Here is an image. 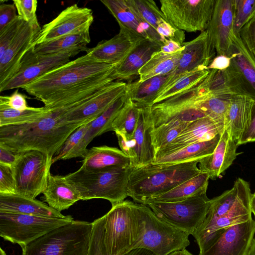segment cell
I'll use <instances>...</instances> for the list:
<instances>
[{
  "label": "cell",
  "instance_id": "obj_1",
  "mask_svg": "<svg viewBox=\"0 0 255 255\" xmlns=\"http://www.w3.org/2000/svg\"><path fill=\"white\" fill-rule=\"evenodd\" d=\"M120 64L99 61L86 53L46 73L21 89L44 106L63 105L94 96L117 81Z\"/></svg>",
  "mask_w": 255,
  "mask_h": 255
},
{
  "label": "cell",
  "instance_id": "obj_2",
  "mask_svg": "<svg viewBox=\"0 0 255 255\" xmlns=\"http://www.w3.org/2000/svg\"><path fill=\"white\" fill-rule=\"evenodd\" d=\"M88 100L45 107L49 112L33 123L1 127L0 144L17 153L38 150L52 159L69 136L79 128L67 122L66 114Z\"/></svg>",
  "mask_w": 255,
  "mask_h": 255
},
{
  "label": "cell",
  "instance_id": "obj_3",
  "mask_svg": "<svg viewBox=\"0 0 255 255\" xmlns=\"http://www.w3.org/2000/svg\"><path fill=\"white\" fill-rule=\"evenodd\" d=\"M201 160L177 164H153L133 168L128 192L136 203L166 193L201 171L197 166Z\"/></svg>",
  "mask_w": 255,
  "mask_h": 255
},
{
  "label": "cell",
  "instance_id": "obj_4",
  "mask_svg": "<svg viewBox=\"0 0 255 255\" xmlns=\"http://www.w3.org/2000/svg\"><path fill=\"white\" fill-rule=\"evenodd\" d=\"M133 168L130 165L97 170L80 168L65 177L77 190L81 200L104 199L113 206L128 196V185Z\"/></svg>",
  "mask_w": 255,
  "mask_h": 255
},
{
  "label": "cell",
  "instance_id": "obj_5",
  "mask_svg": "<svg viewBox=\"0 0 255 255\" xmlns=\"http://www.w3.org/2000/svg\"><path fill=\"white\" fill-rule=\"evenodd\" d=\"M139 231L133 249L143 248L156 255L186 249L189 235L158 218L147 205L135 203Z\"/></svg>",
  "mask_w": 255,
  "mask_h": 255
},
{
  "label": "cell",
  "instance_id": "obj_6",
  "mask_svg": "<svg viewBox=\"0 0 255 255\" xmlns=\"http://www.w3.org/2000/svg\"><path fill=\"white\" fill-rule=\"evenodd\" d=\"M93 223L74 221L22 248V255H88Z\"/></svg>",
  "mask_w": 255,
  "mask_h": 255
},
{
  "label": "cell",
  "instance_id": "obj_7",
  "mask_svg": "<svg viewBox=\"0 0 255 255\" xmlns=\"http://www.w3.org/2000/svg\"><path fill=\"white\" fill-rule=\"evenodd\" d=\"M104 241L107 255H123L133 249L138 235L135 203L125 200L105 215Z\"/></svg>",
  "mask_w": 255,
  "mask_h": 255
},
{
  "label": "cell",
  "instance_id": "obj_8",
  "mask_svg": "<svg viewBox=\"0 0 255 255\" xmlns=\"http://www.w3.org/2000/svg\"><path fill=\"white\" fill-rule=\"evenodd\" d=\"M74 221L70 215L54 218L0 212V236L22 248L50 231Z\"/></svg>",
  "mask_w": 255,
  "mask_h": 255
},
{
  "label": "cell",
  "instance_id": "obj_9",
  "mask_svg": "<svg viewBox=\"0 0 255 255\" xmlns=\"http://www.w3.org/2000/svg\"><path fill=\"white\" fill-rule=\"evenodd\" d=\"M144 205L161 220L192 235L205 220L210 199L203 192L180 201L148 202Z\"/></svg>",
  "mask_w": 255,
  "mask_h": 255
},
{
  "label": "cell",
  "instance_id": "obj_10",
  "mask_svg": "<svg viewBox=\"0 0 255 255\" xmlns=\"http://www.w3.org/2000/svg\"><path fill=\"white\" fill-rule=\"evenodd\" d=\"M52 159L38 150L20 153L12 166L16 194L35 199L46 185Z\"/></svg>",
  "mask_w": 255,
  "mask_h": 255
},
{
  "label": "cell",
  "instance_id": "obj_11",
  "mask_svg": "<svg viewBox=\"0 0 255 255\" xmlns=\"http://www.w3.org/2000/svg\"><path fill=\"white\" fill-rule=\"evenodd\" d=\"M216 0H160V10L175 28L188 32L207 30Z\"/></svg>",
  "mask_w": 255,
  "mask_h": 255
},
{
  "label": "cell",
  "instance_id": "obj_12",
  "mask_svg": "<svg viewBox=\"0 0 255 255\" xmlns=\"http://www.w3.org/2000/svg\"><path fill=\"white\" fill-rule=\"evenodd\" d=\"M34 45L24 55L15 74L0 85V92L22 88L46 73L69 62L70 58L80 52L73 51L40 54L34 51Z\"/></svg>",
  "mask_w": 255,
  "mask_h": 255
},
{
  "label": "cell",
  "instance_id": "obj_13",
  "mask_svg": "<svg viewBox=\"0 0 255 255\" xmlns=\"http://www.w3.org/2000/svg\"><path fill=\"white\" fill-rule=\"evenodd\" d=\"M229 57L230 66L224 70L234 95H244L255 102V61L235 34Z\"/></svg>",
  "mask_w": 255,
  "mask_h": 255
},
{
  "label": "cell",
  "instance_id": "obj_14",
  "mask_svg": "<svg viewBox=\"0 0 255 255\" xmlns=\"http://www.w3.org/2000/svg\"><path fill=\"white\" fill-rule=\"evenodd\" d=\"M251 192L246 182L241 195L232 210L226 214L207 222H203L192 236L198 245L200 252L210 246L231 226L245 222L252 218L250 207Z\"/></svg>",
  "mask_w": 255,
  "mask_h": 255
},
{
  "label": "cell",
  "instance_id": "obj_15",
  "mask_svg": "<svg viewBox=\"0 0 255 255\" xmlns=\"http://www.w3.org/2000/svg\"><path fill=\"white\" fill-rule=\"evenodd\" d=\"M135 130L129 140L117 135L121 150L128 156L130 165L137 168L151 164L155 157L151 131L153 128L149 107H140Z\"/></svg>",
  "mask_w": 255,
  "mask_h": 255
},
{
  "label": "cell",
  "instance_id": "obj_16",
  "mask_svg": "<svg viewBox=\"0 0 255 255\" xmlns=\"http://www.w3.org/2000/svg\"><path fill=\"white\" fill-rule=\"evenodd\" d=\"M94 20L92 10L74 4L62 10L54 19L44 25L35 44L48 42L76 31L90 28Z\"/></svg>",
  "mask_w": 255,
  "mask_h": 255
},
{
  "label": "cell",
  "instance_id": "obj_17",
  "mask_svg": "<svg viewBox=\"0 0 255 255\" xmlns=\"http://www.w3.org/2000/svg\"><path fill=\"white\" fill-rule=\"evenodd\" d=\"M182 46L184 49L178 65L161 92L188 73L208 69V67L214 58L215 48L207 30L201 32L194 39L184 42Z\"/></svg>",
  "mask_w": 255,
  "mask_h": 255
},
{
  "label": "cell",
  "instance_id": "obj_18",
  "mask_svg": "<svg viewBox=\"0 0 255 255\" xmlns=\"http://www.w3.org/2000/svg\"><path fill=\"white\" fill-rule=\"evenodd\" d=\"M255 234L253 218L230 226L199 255H249Z\"/></svg>",
  "mask_w": 255,
  "mask_h": 255
},
{
  "label": "cell",
  "instance_id": "obj_19",
  "mask_svg": "<svg viewBox=\"0 0 255 255\" xmlns=\"http://www.w3.org/2000/svg\"><path fill=\"white\" fill-rule=\"evenodd\" d=\"M127 83L115 81L103 88L89 100L66 114L69 123L80 127L100 116L126 92Z\"/></svg>",
  "mask_w": 255,
  "mask_h": 255
},
{
  "label": "cell",
  "instance_id": "obj_20",
  "mask_svg": "<svg viewBox=\"0 0 255 255\" xmlns=\"http://www.w3.org/2000/svg\"><path fill=\"white\" fill-rule=\"evenodd\" d=\"M234 0H216L207 29L217 55L229 57L235 35Z\"/></svg>",
  "mask_w": 255,
  "mask_h": 255
},
{
  "label": "cell",
  "instance_id": "obj_21",
  "mask_svg": "<svg viewBox=\"0 0 255 255\" xmlns=\"http://www.w3.org/2000/svg\"><path fill=\"white\" fill-rule=\"evenodd\" d=\"M40 32L24 21L18 33L0 57V85L10 79L17 71L23 57L35 44V39Z\"/></svg>",
  "mask_w": 255,
  "mask_h": 255
},
{
  "label": "cell",
  "instance_id": "obj_22",
  "mask_svg": "<svg viewBox=\"0 0 255 255\" xmlns=\"http://www.w3.org/2000/svg\"><path fill=\"white\" fill-rule=\"evenodd\" d=\"M120 31L113 38L103 40L86 53L97 60L109 63L120 64L135 46L142 40L124 27L120 26Z\"/></svg>",
  "mask_w": 255,
  "mask_h": 255
},
{
  "label": "cell",
  "instance_id": "obj_23",
  "mask_svg": "<svg viewBox=\"0 0 255 255\" xmlns=\"http://www.w3.org/2000/svg\"><path fill=\"white\" fill-rule=\"evenodd\" d=\"M115 18L120 26L138 37L148 39L161 45L164 41L156 30L142 20L128 6L126 0H101Z\"/></svg>",
  "mask_w": 255,
  "mask_h": 255
},
{
  "label": "cell",
  "instance_id": "obj_24",
  "mask_svg": "<svg viewBox=\"0 0 255 255\" xmlns=\"http://www.w3.org/2000/svg\"><path fill=\"white\" fill-rule=\"evenodd\" d=\"M224 130L223 125L207 117L190 122L180 134L168 145L157 151L155 156L192 143L210 140L222 134Z\"/></svg>",
  "mask_w": 255,
  "mask_h": 255
},
{
  "label": "cell",
  "instance_id": "obj_25",
  "mask_svg": "<svg viewBox=\"0 0 255 255\" xmlns=\"http://www.w3.org/2000/svg\"><path fill=\"white\" fill-rule=\"evenodd\" d=\"M237 143L232 139L225 129L214 152L200 160L199 169L207 173L209 178L216 179L236 158Z\"/></svg>",
  "mask_w": 255,
  "mask_h": 255
},
{
  "label": "cell",
  "instance_id": "obj_26",
  "mask_svg": "<svg viewBox=\"0 0 255 255\" xmlns=\"http://www.w3.org/2000/svg\"><path fill=\"white\" fill-rule=\"evenodd\" d=\"M161 44L148 39L141 40L119 64L114 72L117 81L130 80L137 75L139 69L156 52L160 50Z\"/></svg>",
  "mask_w": 255,
  "mask_h": 255
},
{
  "label": "cell",
  "instance_id": "obj_27",
  "mask_svg": "<svg viewBox=\"0 0 255 255\" xmlns=\"http://www.w3.org/2000/svg\"><path fill=\"white\" fill-rule=\"evenodd\" d=\"M0 212L47 217H65L44 202L17 194L0 195Z\"/></svg>",
  "mask_w": 255,
  "mask_h": 255
},
{
  "label": "cell",
  "instance_id": "obj_28",
  "mask_svg": "<svg viewBox=\"0 0 255 255\" xmlns=\"http://www.w3.org/2000/svg\"><path fill=\"white\" fill-rule=\"evenodd\" d=\"M255 101L244 95H233L225 118V129L237 143L248 127Z\"/></svg>",
  "mask_w": 255,
  "mask_h": 255
},
{
  "label": "cell",
  "instance_id": "obj_29",
  "mask_svg": "<svg viewBox=\"0 0 255 255\" xmlns=\"http://www.w3.org/2000/svg\"><path fill=\"white\" fill-rule=\"evenodd\" d=\"M43 194L48 206L60 212L81 200L79 193L65 176L53 175L51 173Z\"/></svg>",
  "mask_w": 255,
  "mask_h": 255
},
{
  "label": "cell",
  "instance_id": "obj_30",
  "mask_svg": "<svg viewBox=\"0 0 255 255\" xmlns=\"http://www.w3.org/2000/svg\"><path fill=\"white\" fill-rule=\"evenodd\" d=\"M81 162L80 168L88 170L130 165L129 157L121 149L106 145L94 146L88 149Z\"/></svg>",
  "mask_w": 255,
  "mask_h": 255
},
{
  "label": "cell",
  "instance_id": "obj_31",
  "mask_svg": "<svg viewBox=\"0 0 255 255\" xmlns=\"http://www.w3.org/2000/svg\"><path fill=\"white\" fill-rule=\"evenodd\" d=\"M222 134L210 140L192 143L173 151L155 156L153 164H177L190 162L211 154L215 149Z\"/></svg>",
  "mask_w": 255,
  "mask_h": 255
},
{
  "label": "cell",
  "instance_id": "obj_32",
  "mask_svg": "<svg viewBox=\"0 0 255 255\" xmlns=\"http://www.w3.org/2000/svg\"><path fill=\"white\" fill-rule=\"evenodd\" d=\"M128 98V96L126 92L100 116L90 122L88 129L79 146L77 157L84 158L88 151L87 146L92 140L95 137L112 130L113 122L125 106Z\"/></svg>",
  "mask_w": 255,
  "mask_h": 255
},
{
  "label": "cell",
  "instance_id": "obj_33",
  "mask_svg": "<svg viewBox=\"0 0 255 255\" xmlns=\"http://www.w3.org/2000/svg\"><path fill=\"white\" fill-rule=\"evenodd\" d=\"M172 76V72L157 76L143 82L138 81L127 84L126 92L131 100L139 107H151L165 85Z\"/></svg>",
  "mask_w": 255,
  "mask_h": 255
},
{
  "label": "cell",
  "instance_id": "obj_34",
  "mask_svg": "<svg viewBox=\"0 0 255 255\" xmlns=\"http://www.w3.org/2000/svg\"><path fill=\"white\" fill-rule=\"evenodd\" d=\"M90 28L76 31L55 39L36 44L34 51L40 54L78 51L86 52L91 41Z\"/></svg>",
  "mask_w": 255,
  "mask_h": 255
},
{
  "label": "cell",
  "instance_id": "obj_35",
  "mask_svg": "<svg viewBox=\"0 0 255 255\" xmlns=\"http://www.w3.org/2000/svg\"><path fill=\"white\" fill-rule=\"evenodd\" d=\"M231 96L211 94L204 80L200 84L199 91L195 99V105L207 117L225 127V118L230 105Z\"/></svg>",
  "mask_w": 255,
  "mask_h": 255
},
{
  "label": "cell",
  "instance_id": "obj_36",
  "mask_svg": "<svg viewBox=\"0 0 255 255\" xmlns=\"http://www.w3.org/2000/svg\"><path fill=\"white\" fill-rule=\"evenodd\" d=\"M209 179L207 173L201 172L170 191L148 199L144 204L148 202H177L206 192Z\"/></svg>",
  "mask_w": 255,
  "mask_h": 255
},
{
  "label": "cell",
  "instance_id": "obj_37",
  "mask_svg": "<svg viewBox=\"0 0 255 255\" xmlns=\"http://www.w3.org/2000/svg\"><path fill=\"white\" fill-rule=\"evenodd\" d=\"M183 50L172 54H165L160 50L155 52L138 71V82L172 72L178 65Z\"/></svg>",
  "mask_w": 255,
  "mask_h": 255
},
{
  "label": "cell",
  "instance_id": "obj_38",
  "mask_svg": "<svg viewBox=\"0 0 255 255\" xmlns=\"http://www.w3.org/2000/svg\"><path fill=\"white\" fill-rule=\"evenodd\" d=\"M140 108L128 96L125 106L112 125V130L115 132L116 135H119L126 140L132 138L138 122Z\"/></svg>",
  "mask_w": 255,
  "mask_h": 255
},
{
  "label": "cell",
  "instance_id": "obj_39",
  "mask_svg": "<svg viewBox=\"0 0 255 255\" xmlns=\"http://www.w3.org/2000/svg\"><path fill=\"white\" fill-rule=\"evenodd\" d=\"M49 110L44 106L30 107L20 111L0 103V127L16 126L33 123L47 114Z\"/></svg>",
  "mask_w": 255,
  "mask_h": 255
},
{
  "label": "cell",
  "instance_id": "obj_40",
  "mask_svg": "<svg viewBox=\"0 0 255 255\" xmlns=\"http://www.w3.org/2000/svg\"><path fill=\"white\" fill-rule=\"evenodd\" d=\"M209 72V69H203L187 73L161 92L153 105L196 86L205 79Z\"/></svg>",
  "mask_w": 255,
  "mask_h": 255
},
{
  "label": "cell",
  "instance_id": "obj_41",
  "mask_svg": "<svg viewBox=\"0 0 255 255\" xmlns=\"http://www.w3.org/2000/svg\"><path fill=\"white\" fill-rule=\"evenodd\" d=\"M189 123L174 120L153 128L151 136L155 154L172 142L185 128Z\"/></svg>",
  "mask_w": 255,
  "mask_h": 255
},
{
  "label": "cell",
  "instance_id": "obj_42",
  "mask_svg": "<svg viewBox=\"0 0 255 255\" xmlns=\"http://www.w3.org/2000/svg\"><path fill=\"white\" fill-rule=\"evenodd\" d=\"M126 1L130 8L142 20L156 30L161 23L167 20L155 2L152 0H126Z\"/></svg>",
  "mask_w": 255,
  "mask_h": 255
},
{
  "label": "cell",
  "instance_id": "obj_43",
  "mask_svg": "<svg viewBox=\"0 0 255 255\" xmlns=\"http://www.w3.org/2000/svg\"><path fill=\"white\" fill-rule=\"evenodd\" d=\"M89 124L90 122L82 125L69 136L54 155L52 164L60 160L77 158L79 146L88 129Z\"/></svg>",
  "mask_w": 255,
  "mask_h": 255
},
{
  "label": "cell",
  "instance_id": "obj_44",
  "mask_svg": "<svg viewBox=\"0 0 255 255\" xmlns=\"http://www.w3.org/2000/svg\"><path fill=\"white\" fill-rule=\"evenodd\" d=\"M255 16V0H234V32L241 29Z\"/></svg>",
  "mask_w": 255,
  "mask_h": 255
},
{
  "label": "cell",
  "instance_id": "obj_45",
  "mask_svg": "<svg viewBox=\"0 0 255 255\" xmlns=\"http://www.w3.org/2000/svg\"><path fill=\"white\" fill-rule=\"evenodd\" d=\"M105 216L95 220L93 223L88 255H107L105 245Z\"/></svg>",
  "mask_w": 255,
  "mask_h": 255
},
{
  "label": "cell",
  "instance_id": "obj_46",
  "mask_svg": "<svg viewBox=\"0 0 255 255\" xmlns=\"http://www.w3.org/2000/svg\"><path fill=\"white\" fill-rule=\"evenodd\" d=\"M13 4L18 15L28 23L34 28L40 31V28L36 15L37 1L36 0H13Z\"/></svg>",
  "mask_w": 255,
  "mask_h": 255
},
{
  "label": "cell",
  "instance_id": "obj_47",
  "mask_svg": "<svg viewBox=\"0 0 255 255\" xmlns=\"http://www.w3.org/2000/svg\"><path fill=\"white\" fill-rule=\"evenodd\" d=\"M24 21L18 15L13 21L0 30V57L3 55L17 34Z\"/></svg>",
  "mask_w": 255,
  "mask_h": 255
},
{
  "label": "cell",
  "instance_id": "obj_48",
  "mask_svg": "<svg viewBox=\"0 0 255 255\" xmlns=\"http://www.w3.org/2000/svg\"><path fill=\"white\" fill-rule=\"evenodd\" d=\"M16 194L12 166L0 163V195Z\"/></svg>",
  "mask_w": 255,
  "mask_h": 255
},
{
  "label": "cell",
  "instance_id": "obj_49",
  "mask_svg": "<svg viewBox=\"0 0 255 255\" xmlns=\"http://www.w3.org/2000/svg\"><path fill=\"white\" fill-rule=\"evenodd\" d=\"M240 37L255 61V16L240 30Z\"/></svg>",
  "mask_w": 255,
  "mask_h": 255
},
{
  "label": "cell",
  "instance_id": "obj_50",
  "mask_svg": "<svg viewBox=\"0 0 255 255\" xmlns=\"http://www.w3.org/2000/svg\"><path fill=\"white\" fill-rule=\"evenodd\" d=\"M26 99L25 95L16 90L10 96H0V103L4 104L12 109L22 111L29 108L27 106Z\"/></svg>",
  "mask_w": 255,
  "mask_h": 255
},
{
  "label": "cell",
  "instance_id": "obj_51",
  "mask_svg": "<svg viewBox=\"0 0 255 255\" xmlns=\"http://www.w3.org/2000/svg\"><path fill=\"white\" fill-rule=\"evenodd\" d=\"M16 8L13 4L2 3L0 5V30L13 21L18 16Z\"/></svg>",
  "mask_w": 255,
  "mask_h": 255
},
{
  "label": "cell",
  "instance_id": "obj_52",
  "mask_svg": "<svg viewBox=\"0 0 255 255\" xmlns=\"http://www.w3.org/2000/svg\"><path fill=\"white\" fill-rule=\"evenodd\" d=\"M252 142H255V102L253 106L250 123L243 132L237 145L238 146Z\"/></svg>",
  "mask_w": 255,
  "mask_h": 255
},
{
  "label": "cell",
  "instance_id": "obj_53",
  "mask_svg": "<svg viewBox=\"0 0 255 255\" xmlns=\"http://www.w3.org/2000/svg\"><path fill=\"white\" fill-rule=\"evenodd\" d=\"M20 153H16L5 146L0 144V163L12 166Z\"/></svg>",
  "mask_w": 255,
  "mask_h": 255
},
{
  "label": "cell",
  "instance_id": "obj_54",
  "mask_svg": "<svg viewBox=\"0 0 255 255\" xmlns=\"http://www.w3.org/2000/svg\"><path fill=\"white\" fill-rule=\"evenodd\" d=\"M230 57L224 55H217L212 60L208 67V69L209 70H224L230 66Z\"/></svg>",
  "mask_w": 255,
  "mask_h": 255
},
{
  "label": "cell",
  "instance_id": "obj_55",
  "mask_svg": "<svg viewBox=\"0 0 255 255\" xmlns=\"http://www.w3.org/2000/svg\"><path fill=\"white\" fill-rule=\"evenodd\" d=\"M184 49L182 45L171 40L165 39L163 42L160 51L165 54H172Z\"/></svg>",
  "mask_w": 255,
  "mask_h": 255
},
{
  "label": "cell",
  "instance_id": "obj_56",
  "mask_svg": "<svg viewBox=\"0 0 255 255\" xmlns=\"http://www.w3.org/2000/svg\"><path fill=\"white\" fill-rule=\"evenodd\" d=\"M123 255H156L150 251L143 248L134 249Z\"/></svg>",
  "mask_w": 255,
  "mask_h": 255
},
{
  "label": "cell",
  "instance_id": "obj_57",
  "mask_svg": "<svg viewBox=\"0 0 255 255\" xmlns=\"http://www.w3.org/2000/svg\"><path fill=\"white\" fill-rule=\"evenodd\" d=\"M167 255H193L191 253L189 252L186 249L175 251L172 252Z\"/></svg>",
  "mask_w": 255,
  "mask_h": 255
},
{
  "label": "cell",
  "instance_id": "obj_58",
  "mask_svg": "<svg viewBox=\"0 0 255 255\" xmlns=\"http://www.w3.org/2000/svg\"><path fill=\"white\" fill-rule=\"evenodd\" d=\"M250 207L251 212L255 217V192L251 195Z\"/></svg>",
  "mask_w": 255,
  "mask_h": 255
},
{
  "label": "cell",
  "instance_id": "obj_59",
  "mask_svg": "<svg viewBox=\"0 0 255 255\" xmlns=\"http://www.w3.org/2000/svg\"><path fill=\"white\" fill-rule=\"evenodd\" d=\"M249 255H255V238L253 239Z\"/></svg>",
  "mask_w": 255,
  "mask_h": 255
},
{
  "label": "cell",
  "instance_id": "obj_60",
  "mask_svg": "<svg viewBox=\"0 0 255 255\" xmlns=\"http://www.w3.org/2000/svg\"><path fill=\"white\" fill-rule=\"evenodd\" d=\"M0 255H6L5 252L1 248L0 250Z\"/></svg>",
  "mask_w": 255,
  "mask_h": 255
},
{
  "label": "cell",
  "instance_id": "obj_61",
  "mask_svg": "<svg viewBox=\"0 0 255 255\" xmlns=\"http://www.w3.org/2000/svg\"></svg>",
  "mask_w": 255,
  "mask_h": 255
}]
</instances>
